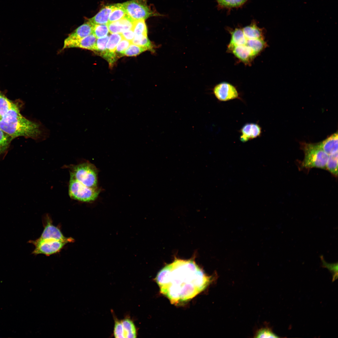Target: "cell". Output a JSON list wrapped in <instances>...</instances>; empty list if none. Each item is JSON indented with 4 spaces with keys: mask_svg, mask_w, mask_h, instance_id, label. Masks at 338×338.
Masks as SVG:
<instances>
[{
    "mask_svg": "<svg viewBox=\"0 0 338 338\" xmlns=\"http://www.w3.org/2000/svg\"><path fill=\"white\" fill-rule=\"evenodd\" d=\"M193 259L175 258L157 274L155 280L160 292L172 304L192 299L204 290L213 280Z\"/></svg>",
    "mask_w": 338,
    "mask_h": 338,
    "instance_id": "6da1fadb",
    "label": "cell"
},
{
    "mask_svg": "<svg viewBox=\"0 0 338 338\" xmlns=\"http://www.w3.org/2000/svg\"><path fill=\"white\" fill-rule=\"evenodd\" d=\"M0 129L13 139L22 136L40 141L49 135L47 129L41 123L28 120L21 114L8 123L0 120Z\"/></svg>",
    "mask_w": 338,
    "mask_h": 338,
    "instance_id": "7a4b0ae2",
    "label": "cell"
},
{
    "mask_svg": "<svg viewBox=\"0 0 338 338\" xmlns=\"http://www.w3.org/2000/svg\"><path fill=\"white\" fill-rule=\"evenodd\" d=\"M301 147L305 154L304 158L301 164L302 168L326 169L329 155L320 147L319 143H303Z\"/></svg>",
    "mask_w": 338,
    "mask_h": 338,
    "instance_id": "3957f363",
    "label": "cell"
},
{
    "mask_svg": "<svg viewBox=\"0 0 338 338\" xmlns=\"http://www.w3.org/2000/svg\"><path fill=\"white\" fill-rule=\"evenodd\" d=\"M70 177L90 187L97 188V170L95 166L86 162L69 167Z\"/></svg>",
    "mask_w": 338,
    "mask_h": 338,
    "instance_id": "277c9868",
    "label": "cell"
},
{
    "mask_svg": "<svg viewBox=\"0 0 338 338\" xmlns=\"http://www.w3.org/2000/svg\"><path fill=\"white\" fill-rule=\"evenodd\" d=\"M100 192L98 188L89 187L70 177L69 194L73 199L84 202L92 201L97 198Z\"/></svg>",
    "mask_w": 338,
    "mask_h": 338,
    "instance_id": "5b68a950",
    "label": "cell"
},
{
    "mask_svg": "<svg viewBox=\"0 0 338 338\" xmlns=\"http://www.w3.org/2000/svg\"><path fill=\"white\" fill-rule=\"evenodd\" d=\"M122 4L127 15L134 21L159 15L148 6L146 0H131Z\"/></svg>",
    "mask_w": 338,
    "mask_h": 338,
    "instance_id": "8992f818",
    "label": "cell"
},
{
    "mask_svg": "<svg viewBox=\"0 0 338 338\" xmlns=\"http://www.w3.org/2000/svg\"><path fill=\"white\" fill-rule=\"evenodd\" d=\"M28 243L35 246L32 252L34 255L43 254L49 256L59 252L67 243L54 239L30 240Z\"/></svg>",
    "mask_w": 338,
    "mask_h": 338,
    "instance_id": "52a82bcc",
    "label": "cell"
},
{
    "mask_svg": "<svg viewBox=\"0 0 338 338\" xmlns=\"http://www.w3.org/2000/svg\"><path fill=\"white\" fill-rule=\"evenodd\" d=\"M213 92L216 98L220 101H226L240 99L236 88L227 82H223L216 85L213 88Z\"/></svg>",
    "mask_w": 338,
    "mask_h": 338,
    "instance_id": "ba28073f",
    "label": "cell"
},
{
    "mask_svg": "<svg viewBox=\"0 0 338 338\" xmlns=\"http://www.w3.org/2000/svg\"><path fill=\"white\" fill-rule=\"evenodd\" d=\"M46 223L41 236L38 238L41 239H54L65 242L68 243H73L74 240L71 237H65L58 227L53 225L50 218L47 216Z\"/></svg>",
    "mask_w": 338,
    "mask_h": 338,
    "instance_id": "9c48e42d",
    "label": "cell"
},
{
    "mask_svg": "<svg viewBox=\"0 0 338 338\" xmlns=\"http://www.w3.org/2000/svg\"><path fill=\"white\" fill-rule=\"evenodd\" d=\"M96 41L97 38L93 33L83 38L77 40H64L63 49L78 48L95 51L96 50Z\"/></svg>",
    "mask_w": 338,
    "mask_h": 338,
    "instance_id": "30bf717a",
    "label": "cell"
},
{
    "mask_svg": "<svg viewBox=\"0 0 338 338\" xmlns=\"http://www.w3.org/2000/svg\"><path fill=\"white\" fill-rule=\"evenodd\" d=\"M240 132V140L244 143L260 137L262 132V128L257 123H247L241 128Z\"/></svg>",
    "mask_w": 338,
    "mask_h": 338,
    "instance_id": "8fae6325",
    "label": "cell"
},
{
    "mask_svg": "<svg viewBox=\"0 0 338 338\" xmlns=\"http://www.w3.org/2000/svg\"><path fill=\"white\" fill-rule=\"evenodd\" d=\"M134 21L127 15L120 20L108 22L106 24L110 33H121L126 30L132 29Z\"/></svg>",
    "mask_w": 338,
    "mask_h": 338,
    "instance_id": "7c38bea8",
    "label": "cell"
},
{
    "mask_svg": "<svg viewBox=\"0 0 338 338\" xmlns=\"http://www.w3.org/2000/svg\"><path fill=\"white\" fill-rule=\"evenodd\" d=\"M229 51L245 64L250 63L257 55L250 48L245 44L235 46Z\"/></svg>",
    "mask_w": 338,
    "mask_h": 338,
    "instance_id": "4fadbf2b",
    "label": "cell"
},
{
    "mask_svg": "<svg viewBox=\"0 0 338 338\" xmlns=\"http://www.w3.org/2000/svg\"><path fill=\"white\" fill-rule=\"evenodd\" d=\"M94 25L89 21L77 28L65 40L73 41L86 37L92 33Z\"/></svg>",
    "mask_w": 338,
    "mask_h": 338,
    "instance_id": "5bb4252c",
    "label": "cell"
},
{
    "mask_svg": "<svg viewBox=\"0 0 338 338\" xmlns=\"http://www.w3.org/2000/svg\"><path fill=\"white\" fill-rule=\"evenodd\" d=\"M320 146L328 155L338 152V133L336 132L320 143Z\"/></svg>",
    "mask_w": 338,
    "mask_h": 338,
    "instance_id": "9a60e30c",
    "label": "cell"
},
{
    "mask_svg": "<svg viewBox=\"0 0 338 338\" xmlns=\"http://www.w3.org/2000/svg\"><path fill=\"white\" fill-rule=\"evenodd\" d=\"M114 7V5L106 6L93 18L89 20L94 24H106L109 17Z\"/></svg>",
    "mask_w": 338,
    "mask_h": 338,
    "instance_id": "2e32d148",
    "label": "cell"
},
{
    "mask_svg": "<svg viewBox=\"0 0 338 338\" xmlns=\"http://www.w3.org/2000/svg\"><path fill=\"white\" fill-rule=\"evenodd\" d=\"M242 28L245 38L247 39H264L263 30L254 23H253Z\"/></svg>",
    "mask_w": 338,
    "mask_h": 338,
    "instance_id": "e0dca14e",
    "label": "cell"
},
{
    "mask_svg": "<svg viewBox=\"0 0 338 338\" xmlns=\"http://www.w3.org/2000/svg\"><path fill=\"white\" fill-rule=\"evenodd\" d=\"M230 41L228 46L229 50L233 47L246 44L247 38H245L242 28H236L231 32Z\"/></svg>",
    "mask_w": 338,
    "mask_h": 338,
    "instance_id": "ac0fdd59",
    "label": "cell"
},
{
    "mask_svg": "<svg viewBox=\"0 0 338 338\" xmlns=\"http://www.w3.org/2000/svg\"><path fill=\"white\" fill-rule=\"evenodd\" d=\"M121 322L124 338L136 337V329L133 321L126 318L121 320Z\"/></svg>",
    "mask_w": 338,
    "mask_h": 338,
    "instance_id": "d6986e66",
    "label": "cell"
},
{
    "mask_svg": "<svg viewBox=\"0 0 338 338\" xmlns=\"http://www.w3.org/2000/svg\"><path fill=\"white\" fill-rule=\"evenodd\" d=\"M126 15V11L122 4H115L114 5V8L110 15L108 22L118 20Z\"/></svg>",
    "mask_w": 338,
    "mask_h": 338,
    "instance_id": "ffe728a7",
    "label": "cell"
},
{
    "mask_svg": "<svg viewBox=\"0 0 338 338\" xmlns=\"http://www.w3.org/2000/svg\"><path fill=\"white\" fill-rule=\"evenodd\" d=\"M250 48L257 55L267 46L264 39H248L245 44Z\"/></svg>",
    "mask_w": 338,
    "mask_h": 338,
    "instance_id": "44dd1931",
    "label": "cell"
},
{
    "mask_svg": "<svg viewBox=\"0 0 338 338\" xmlns=\"http://www.w3.org/2000/svg\"><path fill=\"white\" fill-rule=\"evenodd\" d=\"M325 169L335 177L337 176L338 152L329 155Z\"/></svg>",
    "mask_w": 338,
    "mask_h": 338,
    "instance_id": "7402d4cb",
    "label": "cell"
},
{
    "mask_svg": "<svg viewBox=\"0 0 338 338\" xmlns=\"http://www.w3.org/2000/svg\"><path fill=\"white\" fill-rule=\"evenodd\" d=\"M122 39L121 33H112L106 44L107 50L111 53H115L116 47Z\"/></svg>",
    "mask_w": 338,
    "mask_h": 338,
    "instance_id": "603a6c76",
    "label": "cell"
},
{
    "mask_svg": "<svg viewBox=\"0 0 338 338\" xmlns=\"http://www.w3.org/2000/svg\"><path fill=\"white\" fill-rule=\"evenodd\" d=\"M15 105L0 91V117L1 119L9 110Z\"/></svg>",
    "mask_w": 338,
    "mask_h": 338,
    "instance_id": "cb8c5ba5",
    "label": "cell"
},
{
    "mask_svg": "<svg viewBox=\"0 0 338 338\" xmlns=\"http://www.w3.org/2000/svg\"><path fill=\"white\" fill-rule=\"evenodd\" d=\"M132 44L146 48L147 50L153 51V46L148 38L147 36L144 35L135 36Z\"/></svg>",
    "mask_w": 338,
    "mask_h": 338,
    "instance_id": "d4e9b609",
    "label": "cell"
},
{
    "mask_svg": "<svg viewBox=\"0 0 338 338\" xmlns=\"http://www.w3.org/2000/svg\"><path fill=\"white\" fill-rule=\"evenodd\" d=\"M132 29L135 36L147 35V29L145 20L140 19L134 21Z\"/></svg>",
    "mask_w": 338,
    "mask_h": 338,
    "instance_id": "484cf974",
    "label": "cell"
},
{
    "mask_svg": "<svg viewBox=\"0 0 338 338\" xmlns=\"http://www.w3.org/2000/svg\"><path fill=\"white\" fill-rule=\"evenodd\" d=\"M109 38V37L107 35L98 38L96 41V48L95 52L103 57L107 52L106 44Z\"/></svg>",
    "mask_w": 338,
    "mask_h": 338,
    "instance_id": "4316f807",
    "label": "cell"
},
{
    "mask_svg": "<svg viewBox=\"0 0 338 338\" xmlns=\"http://www.w3.org/2000/svg\"><path fill=\"white\" fill-rule=\"evenodd\" d=\"M13 139L0 129V155L7 149Z\"/></svg>",
    "mask_w": 338,
    "mask_h": 338,
    "instance_id": "83f0119b",
    "label": "cell"
},
{
    "mask_svg": "<svg viewBox=\"0 0 338 338\" xmlns=\"http://www.w3.org/2000/svg\"><path fill=\"white\" fill-rule=\"evenodd\" d=\"M218 5L222 8H237L244 4L247 0H216Z\"/></svg>",
    "mask_w": 338,
    "mask_h": 338,
    "instance_id": "f1b7e54d",
    "label": "cell"
},
{
    "mask_svg": "<svg viewBox=\"0 0 338 338\" xmlns=\"http://www.w3.org/2000/svg\"><path fill=\"white\" fill-rule=\"evenodd\" d=\"M109 32L107 24H94L92 33L97 38L107 36Z\"/></svg>",
    "mask_w": 338,
    "mask_h": 338,
    "instance_id": "f546056e",
    "label": "cell"
},
{
    "mask_svg": "<svg viewBox=\"0 0 338 338\" xmlns=\"http://www.w3.org/2000/svg\"><path fill=\"white\" fill-rule=\"evenodd\" d=\"M146 50L147 49L144 47L131 43L125 51L123 55L128 56H136Z\"/></svg>",
    "mask_w": 338,
    "mask_h": 338,
    "instance_id": "4dcf8cb0",
    "label": "cell"
},
{
    "mask_svg": "<svg viewBox=\"0 0 338 338\" xmlns=\"http://www.w3.org/2000/svg\"><path fill=\"white\" fill-rule=\"evenodd\" d=\"M21 114L19 110L16 105L9 110L1 120L8 123Z\"/></svg>",
    "mask_w": 338,
    "mask_h": 338,
    "instance_id": "1f68e13d",
    "label": "cell"
},
{
    "mask_svg": "<svg viewBox=\"0 0 338 338\" xmlns=\"http://www.w3.org/2000/svg\"><path fill=\"white\" fill-rule=\"evenodd\" d=\"M256 338H278L279 337L273 332L270 328L264 327L262 328L256 333Z\"/></svg>",
    "mask_w": 338,
    "mask_h": 338,
    "instance_id": "d6a6232c",
    "label": "cell"
},
{
    "mask_svg": "<svg viewBox=\"0 0 338 338\" xmlns=\"http://www.w3.org/2000/svg\"><path fill=\"white\" fill-rule=\"evenodd\" d=\"M322 265L324 267L327 268L333 274V281H334L338 277V264L337 263L334 264H329L326 263L324 258L321 257Z\"/></svg>",
    "mask_w": 338,
    "mask_h": 338,
    "instance_id": "836d02e7",
    "label": "cell"
},
{
    "mask_svg": "<svg viewBox=\"0 0 338 338\" xmlns=\"http://www.w3.org/2000/svg\"><path fill=\"white\" fill-rule=\"evenodd\" d=\"M114 335L115 338H124L121 320H115Z\"/></svg>",
    "mask_w": 338,
    "mask_h": 338,
    "instance_id": "e575fe53",
    "label": "cell"
},
{
    "mask_svg": "<svg viewBox=\"0 0 338 338\" xmlns=\"http://www.w3.org/2000/svg\"><path fill=\"white\" fill-rule=\"evenodd\" d=\"M131 42L123 38L117 45L116 52L118 53L123 55L125 51L128 49Z\"/></svg>",
    "mask_w": 338,
    "mask_h": 338,
    "instance_id": "d590c367",
    "label": "cell"
},
{
    "mask_svg": "<svg viewBox=\"0 0 338 338\" xmlns=\"http://www.w3.org/2000/svg\"><path fill=\"white\" fill-rule=\"evenodd\" d=\"M123 38L132 42L135 37L134 32L132 29L126 30L121 33Z\"/></svg>",
    "mask_w": 338,
    "mask_h": 338,
    "instance_id": "8d00e7d4",
    "label": "cell"
},
{
    "mask_svg": "<svg viewBox=\"0 0 338 338\" xmlns=\"http://www.w3.org/2000/svg\"><path fill=\"white\" fill-rule=\"evenodd\" d=\"M1 120V117H0V120Z\"/></svg>",
    "mask_w": 338,
    "mask_h": 338,
    "instance_id": "74e56055",
    "label": "cell"
}]
</instances>
